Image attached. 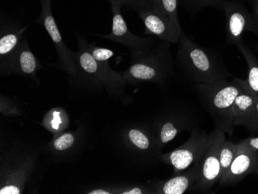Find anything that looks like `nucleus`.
<instances>
[{"instance_id":"393cba45","label":"nucleus","mask_w":258,"mask_h":194,"mask_svg":"<svg viewBox=\"0 0 258 194\" xmlns=\"http://www.w3.org/2000/svg\"><path fill=\"white\" fill-rule=\"evenodd\" d=\"M117 194H150L153 193L152 186L147 184L116 185ZM154 194V193H153Z\"/></svg>"},{"instance_id":"a211bd4d","label":"nucleus","mask_w":258,"mask_h":194,"mask_svg":"<svg viewBox=\"0 0 258 194\" xmlns=\"http://www.w3.org/2000/svg\"><path fill=\"white\" fill-rule=\"evenodd\" d=\"M200 160L182 173L166 180H159L151 184L154 194H182L190 191L198 177Z\"/></svg>"},{"instance_id":"f03ea898","label":"nucleus","mask_w":258,"mask_h":194,"mask_svg":"<svg viewBox=\"0 0 258 194\" xmlns=\"http://www.w3.org/2000/svg\"><path fill=\"white\" fill-rule=\"evenodd\" d=\"M170 44L172 43L160 40L144 51L131 54L130 65L121 72L126 84L165 85L174 75Z\"/></svg>"},{"instance_id":"7ed1b4c3","label":"nucleus","mask_w":258,"mask_h":194,"mask_svg":"<svg viewBox=\"0 0 258 194\" xmlns=\"http://www.w3.org/2000/svg\"><path fill=\"white\" fill-rule=\"evenodd\" d=\"M116 147L128 162L148 166L159 161V149L151 122L124 124L116 133Z\"/></svg>"},{"instance_id":"9b49d317","label":"nucleus","mask_w":258,"mask_h":194,"mask_svg":"<svg viewBox=\"0 0 258 194\" xmlns=\"http://www.w3.org/2000/svg\"><path fill=\"white\" fill-rule=\"evenodd\" d=\"M220 7L224 9L227 18V43L237 45L241 42L245 32L258 37L257 20L243 4L235 0H223Z\"/></svg>"},{"instance_id":"1a4fd4ad","label":"nucleus","mask_w":258,"mask_h":194,"mask_svg":"<svg viewBox=\"0 0 258 194\" xmlns=\"http://www.w3.org/2000/svg\"><path fill=\"white\" fill-rule=\"evenodd\" d=\"M225 139V133L220 128H217L210 133V144L204 156L200 159L201 166L198 177L191 188V192H208L217 182H220L221 178L220 147Z\"/></svg>"},{"instance_id":"f8f14e48","label":"nucleus","mask_w":258,"mask_h":194,"mask_svg":"<svg viewBox=\"0 0 258 194\" xmlns=\"http://www.w3.org/2000/svg\"><path fill=\"white\" fill-rule=\"evenodd\" d=\"M112 28L109 34L100 35L104 39L120 43L128 49L131 54L144 51L156 44L155 38L135 35L130 31L121 14V6L111 5Z\"/></svg>"},{"instance_id":"f257e3e1","label":"nucleus","mask_w":258,"mask_h":194,"mask_svg":"<svg viewBox=\"0 0 258 194\" xmlns=\"http://www.w3.org/2000/svg\"><path fill=\"white\" fill-rule=\"evenodd\" d=\"M178 44L177 64L194 82L214 85L228 81L230 73L215 51L192 41L183 32Z\"/></svg>"},{"instance_id":"ddd939ff","label":"nucleus","mask_w":258,"mask_h":194,"mask_svg":"<svg viewBox=\"0 0 258 194\" xmlns=\"http://www.w3.org/2000/svg\"><path fill=\"white\" fill-rule=\"evenodd\" d=\"M237 148L233 163L219 182L220 186L235 184L258 168L257 150L252 141L243 140L237 144Z\"/></svg>"},{"instance_id":"423d86ee","label":"nucleus","mask_w":258,"mask_h":194,"mask_svg":"<svg viewBox=\"0 0 258 194\" xmlns=\"http://www.w3.org/2000/svg\"><path fill=\"white\" fill-rule=\"evenodd\" d=\"M197 118L189 108L183 105H172L162 110L151 122L161 150L183 131L197 127Z\"/></svg>"},{"instance_id":"2eb2a0df","label":"nucleus","mask_w":258,"mask_h":194,"mask_svg":"<svg viewBox=\"0 0 258 194\" xmlns=\"http://www.w3.org/2000/svg\"><path fill=\"white\" fill-rule=\"evenodd\" d=\"M88 50L98 62L104 81V89L110 95L122 97L126 82L122 73L113 70L110 66L109 60L114 55L112 50L90 44H88Z\"/></svg>"},{"instance_id":"39448f33","label":"nucleus","mask_w":258,"mask_h":194,"mask_svg":"<svg viewBox=\"0 0 258 194\" xmlns=\"http://www.w3.org/2000/svg\"><path fill=\"white\" fill-rule=\"evenodd\" d=\"M37 163L34 150L17 148L6 151L1 156V182L0 193H23L33 176Z\"/></svg>"},{"instance_id":"dca6fc26","label":"nucleus","mask_w":258,"mask_h":194,"mask_svg":"<svg viewBox=\"0 0 258 194\" xmlns=\"http://www.w3.org/2000/svg\"><path fill=\"white\" fill-rule=\"evenodd\" d=\"M79 50L76 52L78 74L76 78L91 88H104V81L98 62L88 50V43L83 37L78 38Z\"/></svg>"},{"instance_id":"aec40b11","label":"nucleus","mask_w":258,"mask_h":194,"mask_svg":"<svg viewBox=\"0 0 258 194\" xmlns=\"http://www.w3.org/2000/svg\"><path fill=\"white\" fill-rule=\"evenodd\" d=\"M243 90L240 92L232 106L231 115L234 125H242L245 120L248 118L258 98V95L253 93L243 85L240 80Z\"/></svg>"},{"instance_id":"20e7f679","label":"nucleus","mask_w":258,"mask_h":194,"mask_svg":"<svg viewBox=\"0 0 258 194\" xmlns=\"http://www.w3.org/2000/svg\"><path fill=\"white\" fill-rule=\"evenodd\" d=\"M197 91L206 109L217 125L229 135L233 130L231 111L237 95L243 90L240 79L234 78L232 82L208 85L197 84Z\"/></svg>"},{"instance_id":"5701e85b","label":"nucleus","mask_w":258,"mask_h":194,"mask_svg":"<svg viewBox=\"0 0 258 194\" xmlns=\"http://www.w3.org/2000/svg\"><path fill=\"white\" fill-rule=\"evenodd\" d=\"M237 144L224 140L222 143L220 152V161L221 166V178L228 170L230 165L233 163V159L237 154ZM220 178V179H221Z\"/></svg>"},{"instance_id":"412c9836","label":"nucleus","mask_w":258,"mask_h":194,"mask_svg":"<svg viewBox=\"0 0 258 194\" xmlns=\"http://www.w3.org/2000/svg\"><path fill=\"white\" fill-rule=\"evenodd\" d=\"M237 48L247 61L248 67V78L243 81V85L253 93L258 95V60L253 52L244 44L240 42L237 44Z\"/></svg>"},{"instance_id":"6ab92c4d","label":"nucleus","mask_w":258,"mask_h":194,"mask_svg":"<svg viewBox=\"0 0 258 194\" xmlns=\"http://www.w3.org/2000/svg\"><path fill=\"white\" fill-rule=\"evenodd\" d=\"M40 69V61L30 50L27 39H23L12 59L9 75H19L38 82L37 73Z\"/></svg>"},{"instance_id":"c756f323","label":"nucleus","mask_w":258,"mask_h":194,"mask_svg":"<svg viewBox=\"0 0 258 194\" xmlns=\"http://www.w3.org/2000/svg\"><path fill=\"white\" fill-rule=\"evenodd\" d=\"M255 173H256L258 174V168L256 169V170H255Z\"/></svg>"},{"instance_id":"9d476101","label":"nucleus","mask_w":258,"mask_h":194,"mask_svg":"<svg viewBox=\"0 0 258 194\" xmlns=\"http://www.w3.org/2000/svg\"><path fill=\"white\" fill-rule=\"evenodd\" d=\"M41 13L37 22L41 24L47 32L56 48L58 61L61 70L75 78L78 74L76 63V52L72 51L62 39L61 33L56 25V20L51 10V0H40Z\"/></svg>"},{"instance_id":"b1692460","label":"nucleus","mask_w":258,"mask_h":194,"mask_svg":"<svg viewBox=\"0 0 258 194\" xmlns=\"http://www.w3.org/2000/svg\"><path fill=\"white\" fill-rule=\"evenodd\" d=\"M164 14L167 15L175 27L181 29L178 17V3L179 0H151Z\"/></svg>"},{"instance_id":"6e6552de","label":"nucleus","mask_w":258,"mask_h":194,"mask_svg":"<svg viewBox=\"0 0 258 194\" xmlns=\"http://www.w3.org/2000/svg\"><path fill=\"white\" fill-rule=\"evenodd\" d=\"M210 144V134L201 128H192L186 142L166 154L159 156V162L172 166L174 173H182L201 159Z\"/></svg>"},{"instance_id":"a878e982","label":"nucleus","mask_w":258,"mask_h":194,"mask_svg":"<svg viewBox=\"0 0 258 194\" xmlns=\"http://www.w3.org/2000/svg\"><path fill=\"white\" fill-rule=\"evenodd\" d=\"M223 0H185V7L192 12L205 7H221Z\"/></svg>"},{"instance_id":"cd10ccee","label":"nucleus","mask_w":258,"mask_h":194,"mask_svg":"<svg viewBox=\"0 0 258 194\" xmlns=\"http://www.w3.org/2000/svg\"><path fill=\"white\" fill-rule=\"evenodd\" d=\"M108 2L111 4V5H119L121 6H127L128 4L129 0H108Z\"/></svg>"},{"instance_id":"4468645a","label":"nucleus","mask_w":258,"mask_h":194,"mask_svg":"<svg viewBox=\"0 0 258 194\" xmlns=\"http://www.w3.org/2000/svg\"><path fill=\"white\" fill-rule=\"evenodd\" d=\"M85 132H60L56 133L48 144V153L55 162L69 161L78 156L85 142Z\"/></svg>"},{"instance_id":"bb28decb","label":"nucleus","mask_w":258,"mask_h":194,"mask_svg":"<svg viewBox=\"0 0 258 194\" xmlns=\"http://www.w3.org/2000/svg\"><path fill=\"white\" fill-rule=\"evenodd\" d=\"M242 125L248 128L251 131H257L258 130V98L256 100V103L253 106L251 113L249 115L248 118L245 120L244 122Z\"/></svg>"},{"instance_id":"f3484780","label":"nucleus","mask_w":258,"mask_h":194,"mask_svg":"<svg viewBox=\"0 0 258 194\" xmlns=\"http://www.w3.org/2000/svg\"><path fill=\"white\" fill-rule=\"evenodd\" d=\"M27 27L17 24H1L0 35V72L2 76H7L10 63L17 48L23 40V33Z\"/></svg>"},{"instance_id":"0eeeda50","label":"nucleus","mask_w":258,"mask_h":194,"mask_svg":"<svg viewBox=\"0 0 258 194\" xmlns=\"http://www.w3.org/2000/svg\"><path fill=\"white\" fill-rule=\"evenodd\" d=\"M127 7L137 13L145 26V34L154 36L161 41L176 43L182 29L175 27L167 15L151 0H129Z\"/></svg>"},{"instance_id":"c85d7f7f","label":"nucleus","mask_w":258,"mask_h":194,"mask_svg":"<svg viewBox=\"0 0 258 194\" xmlns=\"http://www.w3.org/2000/svg\"><path fill=\"white\" fill-rule=\"evenodd\" d=\"M253 15L258 21V0H253Z\"/></svg>"},{"instance_id":"4be33fe9","label":"nucleus","mask_w":258,"mask_h":194,"mask_svg":"<svg viewBox=\"0 0 258 194\" xmlns=\"http://www.w3.org/2000/svg\"><path fill=\"white\" fill-rule=\"evenodd\" d=\"M68 117L62 109L53 108L45 115L43 125L51 133L63 132L68 127Z\"/></svg>"}]
</instances>
